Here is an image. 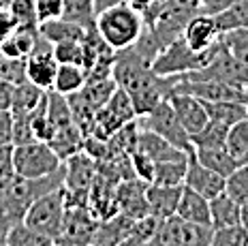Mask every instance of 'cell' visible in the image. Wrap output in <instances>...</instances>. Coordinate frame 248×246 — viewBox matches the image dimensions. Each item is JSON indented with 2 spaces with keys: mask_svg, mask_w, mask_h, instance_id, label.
I'll use <instances>...</instances> for the list:
<instances>
[{
  "mask_svg": "<svg viewBox=\"0 0 248 246\" xmlns=\"http://www.w3.org/2000/svg\"><path fill=\"white\" fill-rule=\"evenodd\" d=\"M94 28L113 52H122L137 43L146 30V24L141 13L135 11L128 2H120L96 15Z\"/></svg>",
  "mask_w": 248,
  "mask_h": 246,
  "instance_id": "obj_1",
  "label": "cell"
},
{
  "mask_svg": "<svg viewBox=\"0 0 248 246\" xmlns=\"http://www.w3.org/2000/svg\"><path fill=\"white\" fill-rule=\"evenodd\" d=\"M66 210H69V206H66V195L64 186H62L58 191H51L43 197H39L34 203H30V208L24 214V223L28 227H32L34 231L58 242L62 229H64Z\"/></svg>",
  "mask_w": 248,
  "mask_h": 246,
  "instance_id": "obj_2",
  "label": "cell"
},
{
  "mask_svg": "<svg viewBox=\"0 0 248 246\" xmlns=\"http://www.w3.org/2000/svg\"><path fill=\"white\" fill-rule=\"evenodd\" d=\"M13 163L15 176L22 178H43L64 165V161L51 148V143L39 139L13 146Z\"/></svg>",
  "mask_w": 248,
  "mask_h": 246,
  "instance_id": "obj_3",
  "label": "cell"
},
{
  "mask_svg": "<svg viewBox=\"0 0 248 246\" xmlns=\"http://www.w3.org/2000/svg\"><path fill=\"white\" fill-rule=\"evenodd\" d=\"M212 49H208V52H193L184 43V39L178 37L156 54L152 69H154V73L165 75V77L193 73V71H199L201 66H205V62H208L212 56Z\"/></svg>",
  "mask_w": 248,
  "mask_h": 246,
  "instance_id": "obj_4",
  "label": "cell"
},
{
  "mask_svg": "<svg viewBox=\"0 0 248 246\" xmlns=\"http://www.w3.org/2000/svg\"><path fill=\"white\" fill-rule=\"evenodd\" d=\"M137 126L143 131H152L156 135H161L163 139L173 143L175 148L184 152H193V143H190V135L186 133L182 122L178 120L169 99H165L163 103H158L152 111L143 116H137Z\"/></svg>",
  "mask_w": 248,
  "mask_h": 246,
  "instance_id": "obj_5",
  "label": "cell"
},
{
  "mask_svg": "<svg viewBox=\"0 0 248 246\" xmlns=\"http://www.w3.org/2000/svg\"><path fill=\"white\" fill-rule=\"evenodd\" d=\"M212 227L193 225L180 216L158 220V227L146 246H210Z\"/></svg>",
  "mask_w": 248,
  "mask_h": 246,
  "instance_id": "obj_6",
  "label": "cell"
},
{
  "mask_svg": "<svg viewBox=\"0 0 248 246\" xmlns=\"http://www.w3.org/2000/svg\"><path fill=\"white\" fill-rule=\"evenodd\" d=\"M186 75L193 79H218V81H225V84L235 86V88L248 86V69L227 52V47L220 39L214 45V49H212V56L208 62H205V66H201L199 71H193V73H186Z\"/></svg>",
  "mask_w": 248,
  "mask_h": 246,
  "instance_id": "obj_7",
  "label": "cell"
},
{
  "mask_svg": "<svg viewBox=\"0 0 248 246\" xmlns=\"http://www.w3.org/2000/svg\"><path fill=\"white\" fill-rule=\"evenodd\" d=\"M135 120H137V111H135L131 96L118 86L113 90V94L109 96V101L96 114L94 133L92 135L107 141L116 131H120L122 126H126L128 122H135Z\"/></svg>",
  "mask_w": 248,
  "mask_h": 246,
  "instance_id": "obj_8",
  "label": "cell"
},
{
  "mask_svg": "<svg viewBox=\"0 0 248 246\" xmlns=\"http://www.w3.org/2000/svg\"><path fill=\"white\" fill-rule=\"evenodd\" d=\"M56 73H58V60L54 58V45L47 39L39 37L32 54L26 58V79L49 92L54 88Z\"/></svg>",
  "mask_w": 248,
  "mask_h": 246,
  "instance_id": "obj_9",
  "label": "cell"
},
{
  "mask_svg": "<svg viewBox=\"0 0 248 246\" xmlns=\"http://www.w3.org/2000/svg\"><path fill=\"white\" fill-rule=\"evenodd\" d=\"M96 229H99V223L88 206L69 208L58 246H92Z\"/></svg>",
  "mask_w": 248,
  "mask_h": 246,
  "instance_id": "obj_10",
  "label": "cell"
},
{
  "mask_svg": "<svg viewBox=\"0 0 248 246\" xmlns=\"http://www.w3.org/2000/svg\"><path fill=\"white\" fill-rule=\"evenodd\" d=\"M169 103H171L175 116H178V120L182 122V126L186 129L188 135L199 133L210 122L205 103L199 101L197 96L186 94V92H180V90H173L171 94H169Z\"/></svg>",
  "mask_w": 248,
  "mask_h": 246,
  "instance_id": "obj_11",
  "label": "cell"
},
{
  "mask_svg": "<svg viewBox=\"0 0 248 246\" xmlns=\"http://www.w3.org/2000/svg\"><path fill=\"white\" fill-rule=\"evenodd\" d=\"M184 43L188 45L193 52H208L220 39V28L216 24V17L210 13H197L188 19L184 32Z\"/></svg>",
  "mask_w": 248,
  "mask_h": 246,
  "instance_id": "obj_12",
  "label": "cell"
},
{
  "mask_svg": "<svg viewBox=\"0 0 248 246\" xmlns=\"http://www.w3.org/2000/svg\"><path fill=\"white\" fill-rule=\"evenodd\" d=\"M184 186L190 191L203 195V197H216L218 193L225 191V178L218 176L216 171H212L197 161V156L190 152L188 154V167H186V178H184Z\"/></svg>",
  "mask_w": 248,
  "mask_h": 246,
  "instance_id": "obj_13",
  "label": "cell"
},
{
  "mask_svg": "<svg viewBox=\"0 0 248 246\" xmlns=\"http://www.w3.org/2000/svg\"><path fill=\"white\" fill-rule=\"evenodd\" d=\"M146 188L148 182L139 180V178H133L131 182H122L118 184V206H120V212L126 214L131 218H146L152 216L150 214V206H148V197H146Z\"/></svg>",
  "mask_w": 248,
  "mask_h": 246,
  "instance_id": "obj_14",
  "label": "cell"
},
{
  "mask_svg": "<svg viewBox=\"0 0 248 246\" xmlns=\"http://www.w3.org/2000/svg\"><path fill=\"white\" fill-rule=\"evenodd\" d=\"M184 186H167V184H156L150 182L146 188L150 214L156 218H169L175 216V210L180 203V195H182Z\"/></svg>",
  "mask_w": 248,
  "mask_h": 246,
  "instance_id": "obj_15",
  "label": "cell"
},
{
  "mask_svg": "<svg viewBox=\"0 0 248 246\" xmlns=\"http://www.w3.org/2000/svg\"><path fill=\"white\" fill-rule=\"evenodd\" d=\"M175 216H180L182 220H188V223H193V225H201V227H212L210 199L184 186L182 195H180V203H178V210H175Z\"/></svg>",
  "mask_w": 248,
  "mask_h": 246,
  "instance_id": "obj_16",
  "label": "cell"
},
{
  "mask_svg": "<svg viewBox=\"0 0 248 246\" xmlns=\"http://www.w3.org/2000/svg\"><path fill=\"white\" fill-rule=\"evenodd\" d=\"M66 165V178H64V188L69 191H81L88 193L94 180V161L90 156H86V152L71 156L69 161H64Z\"/></svg>",
  "mask_w": 248,
  "mask_h": 246,
  "instance_id": "obj_17",
  "label": "cell"
},
{
  "mask_svg": "<svg viewBox=\"0 0 248 246\" xmlns=\"http://www.w3.org/2000/svg\"><path fill=\"white\" fill-rule=\"evenodd\" d=\"M137 150L146 152L150 158H154V163L171 161V158H182V156L190 154V152H184V150H180V148H175L173 143H169L167 139H163V137L156 135V133L143 131V129H139Z\"/></svg>",
  "mask_w": 248,
  "mask_h": 246,
  "instance_id": "obj_18",
  "label": "cell"
},
{
  "mask_svg": "<svg viewBox=\"0 0 248 246\" xmlns=\"http://www.w3.org/2000/svg\"><path fill=\"white\" fill-rule=\"evenodd\" d=\"M41 37L39 26H17L9 39L0 43V52L11 58H28Z\"/></svg>",
  "mask_w": 248,
  "mask_h": 246,
  "instance_id": "obj_19",
  "label": "cell"
},
{
  "mask_svg": "<svg viewBox=\"0 0 248 246\" xmlns=\"http://www.w3.org/2000/svg\"><path fill=\"white\" fill-rule=\"evenodd\" d=\"M242 203H237L227 191L218 193L210 199V214H212V229L220 227H233L240 225Z\"/></svg>",
  "mask_w": 248,
  "mask_h": 246,
  "instance_id": "obj_20",
  "label": "cell"
},
{
  "mask_svg": "<svg viewBox=\"0 0 248 246\" xmlns=\"http://www.w3.org/2000/svg\"><path fill=\"white\" fill-rule=\"evenodd\" d=\"M193 154L197 156L199 163H203L208 169L216 171L218 176L227 178L233 169L240 165V161L227 150L225 146H218V148H195Z\"/></svg>",
  "mask_w": 248,
  "mask_h": 246,
  "instance_id": "obj_21",
  "label": "cell"
},
{
  "mask_svg": "<svg viewBox=\"0 0 248 246\" xmlns=\"http://www.w3.org/2000/svg\"><path fill=\"white\" fill-rule=\"evenodd\" d=\"M39 32H41V37L47 39L49 43L54 45V43H60V41H71V39L81 41L86 37L88 28L79 26V24H75V22H69V19H64V17H56V19H49V22L39 24Z\"/></svg>",
  "mask_w": 248,
  "mask_h": 246,
  "instance_id": "obj_22",
  "label": "cell"
},
{
  "mask_svg": "<svg viewBox=\"0 0 248 246\" xmlns=\"http://www.w3.org/2000/svg\"><path fill=\"white\" fill-rule=\"evenodd\" d=\"M88 84V73L84 66L77 64H58V73L54 79V92L64 96H71L75 92H79Z\"/></svg>",
  "mask_w": 248,
  "mask_h": 246,
  "instance_id": "obj_23",
  "label": "cell"
},
{
  "mask_svg": "<svg viewBox=\"0 0 248 246\" xmlns=\"http://www.w3.org/2000/svg\"><path fill=\"white\" fill-rule=\"evenodd\" d=\"M45 99H47V90L39 88L32 81L26 79L24 84H19L15 88V101H13L11 111L13 114H32Z\"/></svg>",
  "mask_w": 248,
  "mask_h": 246,
  "instance_id": "obj_24",
  "label": "cell"
},
{
  "mask_svg": "<svg viewBox=\"0 0 248 246\" xmlns=\"http://www.w3.org/2000/svg\"><path fill=\"white\" fill-rule=\"evenodd\" d=\"M205 109H208L210 120L220 122L225 126H231L235 122L248 118L246 105L242 101H216V103H205Z\"/></svg>",
  "mask_w": 248,
  "mask_h": 246,
  "instance_id": "obj_25",
  "label": "cell"
},
{
  "mask_svg": "<svg viewBox=\"0 0 248 246\" xmlns=\"http://www.w3.org/2000/svg\"><path fill=\"white\" fill-rule=\"evenodd\" d=\"M186 167H188V156L171 158V161H158L154 169V182L167 184V186H184Z\"/></svg>",
  "mask_w": 248,
  "mask_h": 246,
  "instance_id": "obj_26",
  "label": "cell"
},
{
  "mask_svg": "<svg viewBox=\"0 0 248 246\" xmlns=\"http://www.w3.org/2000/svg\"><path fill=\"white\" fill-rule=\"evenodd\" d=\"M4 246H58L56 240L47 238V235L34 231L32 227L24 223L13 225L7 231V240H4Z\"/></svg>",
  "mask_w": 248,
  "mask_h": 246,
  "instance_id": "obj_27",
  "label": "cell"
},
{
  "mask_svg": "<svg viewBox=\"0 0 248 246\" xmlns=\"http://www.w3.org/2000/svg\"><path fill=\"white\" fill-rule=\"evenodd\" d=\"M62 17L79 24L84 28L94 26L96 22L94 0H62Z\"/></svg>",
  "mask_w": 248,
  "mask_h": 246,
  "instance_id": "obj_28",
  "label": "cell"
},
{
  "mask_svg": "<svg viewBox=\"0 0 248 246\" xmlns=\"http://www.w3.org/2000/svg\"><path fill=\"white\" fill-rule=\"evenodd\" d=\"M214 17L220 28V34L237 28H248V0H240V2L231 4L220 13H216Z\"/></svg>",
  "mask_w": 248,
  "mask_h": 246,
  "instance_id": "obj_29",
  "label": "cell"
},
{
  "mask_svg": "<svg viewBox=\"0 0 248 246\" xmlns=\"http://www.w3.org/2000/svg\"><path fill=\"white\" fill-rule=\"evenodd\" d=\"M227 131H229V126L220 124V122L210 120L208 124H205L199 133L190 135L193 150H195V148H218V146H225V141H227Z\"/></svg>",
  "mask_w": 248,
  "mask_h": 246,
  "instance_id": "obj_30",
  "label": "cell"
},
{
  "mask_svg": "<svg viewBox=\"0 0 248 246\" xmlns=\"http://www.w3.org/2000/svg\"><path fill=\"white\" fill-rule=\"evenodd\" d=\"M225 148L240 163L246 158V154H248V118H244V120H240V122H235V124L229 126Z\"/></svg>",
  "mask_w": 248,
  "mask_h": 246,
  "instance_id": "obj_31",
  "label": "cell"
},
{
  "mask_svg": "<svg viewBox=\"0 0 248 246\" xmlns=\"http://www.w3.org/2000/svg\"><path fill=\"white\" fill-rule=\"evenodd\" d=\"M220 41L233 58L248 69V28H237L220 34Z\"/></svg>",
  "mask_w": 248,
  "mask_h": 246,
  "instance_id": "obj_32",
  "label": "cell"
},
{
  "mask_svg": "<svg viewBox=\"0 0 248 246\" xmlns=\"http://www.w3.org/2000/svg\"><path fill=\"white\" fill-rule=\"evenodd\" d=\"M54 58L58 60V64H77L84 66L86 62V47H84V39L81 41H60L54 43Z\"/></svg>",
  "mask_w": 248,
  "mask_h": 246,
  "instance_id": "obj_33",
  "label": "cell"
},
{
  "mask_svg": "<svg viewBox=\"0 0 248 246\" xmlns=\"http://www.w3.org/2000/svg\"><path fill=\"white\" fill-rule=\"evenodd\" d=\"M225 191L237 203L248 201V163H240L229 176L225 178Z\"/></svg>",
  "mask_w": 248,
  "mask_h": 246,
  "instance_id": "obj_34",
  "label": "cell"
},
{
  "mask_svg": "<svg viewBox=\"0 0 248 246\" xmlns=\"http://www.w3.org/2000/svg\"><path fill=\"white\" fill-rule=\"evenodd\" d=\"M210 246H248V231L242 225L212 229Z\"/></svg>",
  "mask_w": 248,
  "mask_h": 246,
  "instance_id": "obj_35",
  "label": "cell"
},
{
  "mask_svg": "<svg viewBox=\"0 0 248 246\" xmlns=\"http://www.w3.org/2000/svg\"><path fill=\"white\" fill-rule=\"evenodd\" d=\"M0 79L19 86L26 81V58H11L0 52Z\"/></svg>",
  "mask_w": 248,
  "mask_h": 246,
  "instance_id": "obj_36",
  "label": "cell"
},
{
  "mask_svg": "<svg viewBox=\"0 0 248 246\" xmlns=\"http://www.w3.org/2000/svg\"><path fill=\"white\" fill-rule=\"evenodd\" d=\"M9 11L17 19V26H39L37 0H11Z\"/></svg>",
  "mask_w": 248,
  "mask_h": 246,
  "instance_id": "obj_37",
  "label": "cell"
},
{
  "mask_svg": "<svg viewBox=\"0 0 248 246\" xmlns=\"http://www.w3.org/2000/svg\"><path fill=\"white\" fill-rule=\"evenodd\" d=\"M128 161H131L133 178H139V180H143L148 184L154 182V169H156L154 158H150L146 152H141V150H135L131 156H128Z\"/></svg>",
  "mask_w": 248,
  "mask_h": 246,
  "instance_id": "obj_38",
  "label": "cell"
},
{
  "mask_svg": "<svg viewBox=\"0 0 248 246\" xmlns=\"http://www.w3.org/2000/svg\"><path fill=\"white\" fill-rule=\"evenodd\" d=\"M128 4H131L135 11L141 13V17H143V24L146 26H150V24L156 19V15L158 11L163 9V4H165V0H126Z\"/></svg>",
  "mask_w": 248,
  "mask_h": 246,
  "instance_id": "obj_39",
  "label": "cell"
},
{
  "mask_svg": "<svg viewBox=\"0 0 248 246\" xmlns=\"http://www.w3.org/2000/svg\"><path fill=\"white\" fill-rule=\"evenodd\" d=\"M37 17L39 24L62 17V0H37Z\"/></svg>",
  "mask_w": 248,
  "mask_h": 246,
  "instance_id": "obj_40",
  "label": "cell"
},
{
  "mask_svg": "<svg viewBox=\"0 0 248 246\" xmlns=\"http://www.w3.org/2000/svg\"><path fill=\"white\" fill-rule=\"evenodd\" d=\"M0 146H13V111L0 109Z\"/></svg>",
  "mask_w": 248,
  "mask_h": 246,
  "instance_id": "obj_41",
  "label": "cell"
},
{
  "mask_svg": "<svg viewBox=\"0 0 248 246\" xmlns=\"http://www.w3.org/2000/svg\"><path fill=\"white\" fill-rule=\"evenodd\" d=\"M15 176V163H13V146H0V180Z\"/></svg>",
  "mask_w": 248,
  "mask_h": 246,
  "instance_id": "obj_42",
  "label": "cell"
},
{
  "mask_svg": "<svg viewBox=\"0 0 248 246\" xmlns=\"http://www.w3.org/2000/svg\"><path fill=\"white\" fill-rule=\"evenodd\" d=\"M15 28H17V19L13 17V13L9 9H0V43L11 37Z\"/></svg>",
  "mask_w": 248,
  "mask_h": 246,
  "instance_id": "obj_43",
  "label": "cell"
},
{
  "mask_svg": "<svg viewBox=\"0 0 248 246\" xmlns=\"http://www.w3.org/2000/svg\"><path fill=\"white\" fill-rule=\"evenodd\" d=\"M15 88L17 86L7 79H0V109H11L15 101Z\"/></svg>",
  "mask_w": 248,
  "mask_h": 246,
  "instance_id": "obj_44",
  "label": "cell"
},
{
  "mask_svg": "<svg viewBox=\"0 0 248 246\" xmlns=\"http://www.w3.org/2000/svg\"><path fill=\"white\" fill-rule=\"evenodd\" d=\"M240 2V0H205L203 7H201V13H210V15H216L220 13L223 9L231 7V4Z\"/></svg>",
  "mask_w": 248,
  "mask_h": 246,
  "instance_id": "obj_45",
  "label": "cell"
},
{
  "mask_svg": "<svg viewBox=\"0 0 248 246\" xmlns=\"http://www.w3.org/2000/svg\"><path fill=\"white\" fill-rule=\"evenodd\" d=\"M120 2H126V0H94L96 15L101 11H105V9H109V7H116V4H120Z\"/></svg>",
  "mask_w": 248,
  "mask_h": 246,
  "instance_id": "obj_46",
  "label": "cell"
},
{
  "mask_svg": "<svg viewBox=\"0 0 248 246\" xmlns=\"http://www.w3.org/2000/svg\"><path fill=\"white\" fill-rule=\"evenodd\" d=\"M240 225L248 231V201L242 203V212H240Z\"/></svg>",
  "mask_w": 248,
  "mask_h": 246,
  "instance_id": "obj_47",
  "label": "cell"
},
{
  "mask_svg": "<svg viewBox=\"0 0 248 246\" xmlns=\"http://www.w3.org/2000/svg\"><path fill=\"white\" fill-rule=\"evenodd\" d=\"M242 103L246 105V111H248V86H244V88H242Z\"/></svg>",
  "mask_w": 248,
  "mask_h": 246,
  "instance_id": "obj_48",
  "label": "cell"
},
{
  "mask_svg": "<svg viewBox=\"0 0 248 246\" xmlns=\"http://www.w3.org/2000/svg\"><path fill=\"white\" fill-rule=\"evenodd\" d=\"M4 240H7V229L0 225V246H4Z\"/></svg>",
  "mask_w": 248,
  "mask_h": 246,
  "instance_id": "obj_49",
  "label": "cell"
},
{
  "mask_svg": "<svg viewBox=\"0 0 248 246\" xmlns=\"http://www.w3.org/2000/svg\"><path fill=\"white\" fill-rule=\"evenodd\" d=\"M9 4H11V0H0V9H9Z\"/></svg>",
  "mask_w": 248,
  "mask_h": 246,
  "instance_id": "obj_50",
  "label": "cell"
},
{
  "mask_svg": "<svg viewBox=\"0 0 248 246\" xmlns=\"http://www.w3.org/2000/svg\"><path fill=\"white\" fill-rule=\"evenodd\" d=\"M242 163H248V154H246V158H244V161H242Z\"/></svg>",
  "mask_w": 248,
  "mask_h": 246,
  "instance_id": "obj_51",
  "label": "cell"
}]
</instances>
